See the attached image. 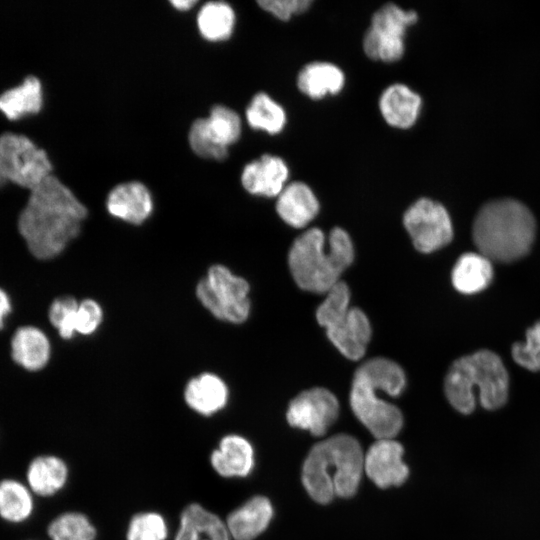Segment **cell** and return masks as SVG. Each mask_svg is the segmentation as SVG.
<instances>
[{
  "label": "cell",
  "instance_id": "3",
  "mask_svg": "<svg viewBox=\"0 0 540 540\" xmlns=\"http://www.w3.org/2000/svg\"><path fill=\"white\" fill-rule=\"evenodd\" d=\"M364 470L357 439L338 434L314 445L302 467V483L310 497L327 504L335 497H352Z\"/></svg>",
  "mask_w": 540,
  "mask_h": 540
},
{
  "label": "cell",
  "instance_id": "9",
  "mask_svg": "<svg viewBox=\"0 0 540 540\" xmlns=\"http://www.w3.org/2000/svg\"><path fill=\"white\" fill-rule=\"evenodd\" d=\"M45 150L28 137L6 132L0 136V174L30 190L51 174Z\"/></svg>",
  "mask_w": 540,
  "mask_h": 540
},
{
  "label": "cell",
  "instance_id": "17",
  "mask_svg": "<svg viewBox=\"0 0 540 540\" xmlns=\"http://www.w3.org/2000/svg\"><path fill=\"white\" fill-rule=\"evenodd\" d=\"M319 209L314 191L302 181L289 182L277 196V214L294 228L307 226L317 216Z\"/></svg>",
  "mask_w": 540,
  "mask_h": 540
},
{
  "label": "cell",
  "instance_id": "32",
  "mask_svg": "<svg viewBox=\"0 0 540 540\" xmlns=\"http://www.w3.org/2000/svg\"><path fill=\"white\" fill-rule=\"evenodd\" d=\"M417 20L418 14L414 10L386 3L373 13L369 27L405 37L407 29Z\"/></svg>",
  "mask_w": 540,
  "mask_h": 540
},
{
  "label": "cell",
  "instance_id": "4",
  "mask_svg": "<svg viewBox=\"0 0 540 540\" xmlns=\"http://www.w3.org/2000/svg\"><path fill=\"white\" fill-rule=\"evenodd\" d=\"M536 222L531 211L514 199L494 200L478 211L472 238L479 253L490 261L511 263L531 250Z\"/></svg>",
  "mask_w": 540,
  "mask_h": 540
},
{
  "label": "cell",
  "instance_id": "1",
  "mask_svg": "<svg viewBox=\"0 0 540 540\" xmlns=\"http://www.w3.org/2000/svg\"><path fill=\"white\" fill-rule=\"evenodd\" d=\"M87 213L74 193L50 174L31 189L18 230L35 258L50 260L79 235Z\"/></svg>",
  "mask_w": 540,
  "mask_h": 540
},
{
  "label": "cell",
  "instance_id": "6",
  "mask_svg": "<svg viewBox=\"0 0 540 540\" xmlns=\"http://www.w3.org/2000/svg\"><path fill=\"white\" fill-rule=\"evenodd\" d=\"M478 389L483 408L496 410L505 405L509 395V376L502 359L493 351L478 350L456 359L444 379V392L451 406L470 414L476 405Z\"/></svg>",
  "mask_w": 540,
  "mask_h": 540
},
{
  "label": "cell",
  "instance_id": "30",
  "mask_svg": "<svg viewBox=\"0 0 540 540\" xmlns=\"http://www.w3.org/2000/svg\"><path fill=\"white\" fill-rule=\"evenodd\" d=\"M363 51L372 60L393 63L405 53V37L369 27L363 37Z\"/></svg>",
  "mask_w": 540,
  "mask_h": 540
},
{
  "label": "cell",
  "instance_id": "29",
  "mask_svg": "<svg viewBox=\"0 0 540 540\" xmlns=\"http://www.w3.org/2000/svg\"><path fill=\"white\" fill-rule=\"evenodd\" d=\"M32 491L16 479L0 481V517L10 523H21L34 510Z\"/></svg>",
  "mask_w": 540,
  "mask_h": 540
},
{
  "label": "cell",
  "instance_id": "38",
  "mask_svg": "<svg viewBox=\"0 0 540 540\" xmlns=\"http://www.w3.org/2000/svg\"><path fill=\"white\" fill-rule=\"evenodd\" d=\"M12 311V303L7 292L0 287V330L4 327L6 318Z\"/></svg>",
  "mask_w": 540,
  "mask_h": 540
},
{
  "label": "cell",
  "instance_id": "35",
  "mask_svg": "<svg viewBox=\"0 0 540 540\" xmlns=\"http://www.w3.org/2000/svg\"><path fill=\"white\" fill-rule=\"evenodd\" d=\"M167 526L163 517L147 512L135 515L129 524L127 540H165Z\"/></svg>",
  "mask_w": 540,
  "mask_h": 540
},
{
  "label": "cell",
  "instance_id": "34",
  "mask_svg": "<svg viewBox=\"0 0 540 540\" xmlns=\"http://www.w3.org/2000/svg\"><path fill=\"white\" fill-rule=\"evenodd\" d=\"M513 360L532 372L540 371V320L526 330L524 342L512 345Z\"/></svg>",
  "mask_w": 540,
  "mask_h": 540
},
{
  "label": "cell",
  "instance_id": "11",
  "mask_svg": "<svg viewBox=\"0 0 540 540\" xmlns=\"http://www.w3.org/2000/svg\"><path fill=\"white\" fill-rule=\"evenodd\" d=\"M403 225L414 247L422 253H431L453 238V226L446 208L430 198H419L403 215Z\"/></svg>",
  "mask_w": 540,
  "mask_h": 540
},
{
  "label": "cell",
  "instance_id": "25",
  "mask_svg": "<svg viewBox=\"0 0 540 540\" xmlns=\"http://www.w3.org/2000/svg\"><path fill=\"white\" fill-rule=\"evenodd\" d=\"M68 468L65 462L54 455H40L28 465L26 479L30 490L42 497L56 494L65 485Z\"/></svg>",
  "mask_w": 540,
  "mask_h": 540
},
{
  "label": "cell",
  "instance_id": "23",
  "mask_svg": "<svg viewBox=\"0 0 540 540\" xmlns=\"http://www.w3.org/2000/svg\"><path fill=\"white\" fill-rule=\"evenodd\" d=\"M175 540H230V534L217 515L193 503L181 514Z\"/></svg>",
  "mask_w": 540,
  "mask_h": 540
},
{
  "label": "cell",
  "instance_id": "39",
  "mask_svg": "<svg viewBox=\"0 0 540 540\" xmlns=\"http://www.w3.org/2000/svg\"><path fill=\"white\" fill-rule=\"evenodd\" d=\"M170 4L181 11L189 10L193 8L194 5L197 4V1L195 0H172L170 1Z\"/></svg>",
  "mask_w": 540,
  "mask_h": 540
},
{
  "label": "cell",
  "instance_id": "37",
  "mask_svg": "<svg viewBox=\"0 0 540 540\" xmlns=\"http://www.w3.org/2000/svg\"><path fill=\"white\" fill-rule=\"evenodd\" d=\"M103 318L101 306L93 299H85L78 305L76 333L90 335L97 330Z\"/></svg>",
  "mask_w": 540,
  "mask_h": 540
},
{
  "label": "cell",
  "instance_id": "7",
  "mask_svg": "<svg viewBox=\"0 0 540 540\" xmlns=\"http://www.w3.org/2000/svg\"><path fill=\"white\" fill-rule=\"evenodd\" d=\"M316 319L341 354L350 360L363 357L371 338V325L361 309L350 307L346 283L339 281L326 293L316 310Z\"/></svg>",
  "mask_w": 540,
  "mask_h": 540
},
{
  "label": "cell",
  "instance_id": "22",
  "mask_svg": "<svg viewBox=\"0 0 540 540\" xmlns=\"http://www.w3.org/2000/svg\"><path fill=\"white\" fill-rule=\"evenodd\" d=\"M184 399L191 409L201 415L209 416L226 405L228 388L217 375L203 373L187 383Z\"/></svg>",
  "mask_w": 540,
  "mask_h": 540
},
{
  "label": "cell",
  "instance_id": "20",
  "mask_svg": "<svg viewBox=\"0 0 540 540\" xmlns=\"http://www.w3.org/2000/svg\"><path fill=\"white\" fill-rule=\"evenodd\" d=\"M273 507L264 496H255L232 511L226 520L230 536L234 540H253L269 525Z\"/></svg>",
  "mask_w": 540,
  "mask_h": 540
},
{
  "label": "cell",
  "instance_id": "26",
  "mask_svg": "<svg viewBox=\"0 0 540 540\" xmlns=\"http://www.w3.org/2000/svg\"><path fill=\"white\" fill-rule=\"evenodd\" d=\"M42 86L35 76H27L22 84L0 95V109L9 119L38 112L42 106Z\"/></svg>",
  "mask_w": 540,
  "mask_h": 540
},
{
  "label": "cell",
  "instance_id": "28",
  "mask_svg": "<svg viewBox=\"0 0 540 540\" xmlns=\"http://www.w3.org/2000/svg\"><path fill=\"white\" fill-rule=\"evenodd\" d=\"M236 14L230 4L223 1H209L199 10L197 26L203 38L209 41L228 39L235 27Z\"/></svg>",
  "mask_w": 540,
  "mask_h": 540
},
{
  "label": "cell",
  "instance_id": "13",
  "mask_svg": "<svg viewBox=\"0 0 540 540\" xmlns=\"http://www.w3.org/2000/svg\"><path fill=\"white\" fill-rule=\"evenodd\" d=\"M404 448L393 439H378L364 456V470L367 476L380 488L399 486L409 475V468L403 462Z\"/></svg>",
  "mask_w": 540,
  "mask_h": 540
},
{
  "label": "cell",
  "instance_id": "19",
  "mask_svg": "<svg viewBox=\"0 0 540 540\" xmlns=\"http://www.w3.org/2000/svg\"><path fill=\"white\" fill-rule=\"evenodd\" d=\"M10 346L13 361L27 371L42 370L50 360V341L36 326L18 327L11 338Z\"/></svg>",
  "mask_w": 540,
  "mask_h": 540
},
{
  "label": "cell",
  "instance_id": "12",
  "mask_svg": "<svg viewBox=\"0 0 540 540\" xmlns=\"http://www.w3.org/2000/svg\"><path fill=\"white\" fill-rule=\"evenodd\" d=\"M339 415V403L329 390L315 387L299 393L288 406L286 418L292 427L324 435Z\"/></svg>",
  "mask_w": 540,
  "mask_h": 540
},
{
  "label": "cell",
  "instance_id": "14",
  "mask_svg": "<svg viewBox=\"0 0 540 540\" xmlns=\"http://www.w3.org/2000/svg\"><path fill=\"white\" fill-rule=\"evenodd\" d=\"M289 174V167L283 158L263 154L244 166L241 184L252 195L277 197L288 184Z\"/></svg>",
  "mask_w": 540,
  "mask_h": 540
},
{
  "label": "cell",
  "instance_id": "33",
  "mask_svg": "<svg viewBox=\"0 0 540 540\" xmlns=\"http://www.w3.org/2000/svg\"><path fill=\"white\" fill-rule=\"evenodd\" d=\"M78 301L72 296L56 298L48 310L51 325L63 339H71L76 332Z\"/></svg>",
  "mask_w": 540,
  "mask_h": 540
},
{
  "label": "cell",
  "instance_id": "31",
  "mask_svg": "<svg viewBox=\"0 0 540 540\" xmlns=\"http://www.w3.org/2000/svg\"><path fill=\"white\" fill-rule=\"evenodd\" d=\"M51 540H94L96 530L88 518L77 512H66L53 519L47 528Z\"/></svg>",
  "mask_w": 540,
  "mask_h": 540
},
{
  "label": "cell",
  "instance_id": "16",
  "mask_svg": "<svg viewBox=\"0 0 540 540\" xmlns=\"http://www.w3.org/2000/svg\"><path fill=\"white\" fill-rule=\"evenodd\" d=\"M108 212L125 222L141 224L153 210V199L149 189L139 181L116 185L106 200Z\"/></svg>",
  "mask_w": 540,
  "mask_h": 540
},
{
  "label": "cell",
  "instance_id": "40",
  "mask_svg": "<svg viewBox=\"0 0 540 540\" xmlns=\"http://www.w3.org/2000/svg\"><path fill=\"white\" fill-rule=\"evenodd\" d=\"M5 181V179L2 177V175L0 174V185Z\"/></svg>",
  "mask_w": 540,
  "mask_h": 540
},
{
  "label": "cell",
  "instance_id": "8",
  "mask_svg": "<svg viewBox=\"0 0 540 540\" xmlns=\"http://www.w3.org/2000/svg\"><path fill=\"white\" fill-rule=\"evenodd\" d=\"M248 282L221 264L212 265L196 286L201 304L217 319L243 323L250 313Z\"/></svg>",
  "mask_w": 540,
  "mask_h": 540
},
{
  "label": "cell",
  "instance_id": "5",
  "mask_svg": "<svg viewBox=\"0 0 540 540\" xmlns=\"http://www.w3.org/2000/svg\"><path fill=\"white\" fill-rule=\"evenodd\" d=\"M354 247L349 234L333 228L325 248V236L319 228H310L298 236L288 254L291 275L299 288L313 293H327L340 281L352 264Z\"/></svg>",
  "mask_w": 540,
  "mask_h": 540
},
{
  "label": "cell",
  "instance_id": "21",
  "mask_svg": "<svg viewBox=\"0 0 540 540\" xmlns=\"http://www.w3.org/2000/svg\"><path fill=\"white\" fill-rule=\"evenodd\" d=\"M211 464L223 477H245L254 466L253 447L239 435H227L221 439L218 449L212 452Z\"/></svg>",
  "mask_w": 540,
  "mask_h": 540
},
{
  "label": "cell",
  "instance_id": "24",
  "mask_svg": "<svg viewBox=\"0 0 540 540\" xmlns=\"http://www.w3.org/2000/svg\"><path fill=\"white\" fill-rule=\"evenodd\" d=\"M493 279L491 261L480 253L462 254L456 261L451 280L462 294L471 295L486 289Z\"/></svg>",
  "mask_w": 540,
  "mask_h": 540
},
{
  "label": "cell",
  "instance_id": "15",
  "mask_svg": "<svg viewBox=\"0 0 540 540\" xmlns=\"http://www.w3.org/2000/svg\"><path fill=\"white\" fill-rule=\"evenodd\" d=\"M378 107L383 120L391 127L409 129L417 122L422 98L404 83H393L381 93Z\"/></svg>",
  "mask_w": 540,
  "mask_h": 540
},
{
  "label": "cell",
  "instance_id": "18",
  "mask_svg": "<svg viewBox=\"0 0 540 540\" xmlns=\"http://www.w3.org/2000/svg\"><path fill=\"white\" fill-rule=\"evenodd\" d=\"M346 82L343 70L334 63L314 61L304 65L297 74L298 90L313 100L339 94Z\"/></svg>",
  "mask_w": 540,
  "mask_h": 540
},
{
  "label": "cell",
  "instance_id": "10",
  "mask_svg": "<svg viewBox=\"0 0 540 540\" xmlns=\"http://www.w3.org/2000/svg\"><path fill=\"white\" fill-rule=\"evenodd\" d=\"M242 132V121L237 112L224 106H214L208 117L191 124L188 141L193 152L206 159L223 160L228 148L237 142Z\"/></svg>",
  "mask_w": 540,
  "mask_h": 540
},
{
  "label": "cell",
  "instance_id": "2",
  "mask_svg": "<svg viewBox=\"0 0 540 540\" xmlns=\"http://www.w3.org/2000/svg\"><path fill=\"white\" fill-rule=\"evenodd\" d=\"M406 376L396 362L383 357L365 361L354 373L350 405L358 420L378 439H393L403 426V415L397 406L377 396L383 390L399 396Z\"/></svg>",
  "mask_w": 540,
  "mask_h": 540
},
{
  "label": "cell",
  "instance_id": "36",
  "mask_svg": "<svg viewBox=\"0 0 540 540\" xmlns=\"http://www.w3.org/2000/svg\"><path fill=\"white\" fill-rule=\"evenodd\" d=\"M312 0H260L257 4L264 11L281 21H288L294 15L306 12L312 5Z\"/></svg>",
  "mask_w": 540,
  "mask_h": 540
},
{
  "label": "cell",
  "instance_id": "27",
  "mask_svg": "<svg viewBox=\"0 0 540 540\" xmlns=\"http://www.w3.org/2000/svg\"><path fill=\"white\" fill-rule=\"evenodd\" d=\"M245 116L251 128L270 135L281 133L287 123L284 107L265 92H258L252 97Z\"/></svg>",
  "mask_w": 540,
  "mask_h": 540
}]
</instances>
